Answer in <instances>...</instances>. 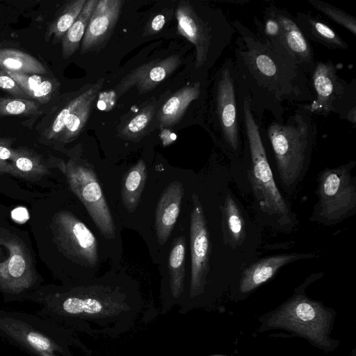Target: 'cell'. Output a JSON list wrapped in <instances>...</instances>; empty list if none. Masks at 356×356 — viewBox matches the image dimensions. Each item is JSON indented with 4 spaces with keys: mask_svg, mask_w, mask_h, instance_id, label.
<instances>
[{
    "mask_svg": "<svg viewBox=\"0 0 356 356\" xmlns=\"http://www.w3.org/2000/svg\"><path fill=\"white\" fill-rule=\"evenodd\" d=\"M233 59L239 83L261 121L264 113L284 120L286 105L314 99L309 76L284 47L261 37L238 19Z\"/></svg>",
    "mask_w": 356,
    "mask_h": 356,
    "instance_id": "cell-1",
    "label": "cell"
},
{
    "mask_svg": "<svg viewBox=\"0 0 356 356\" xmlns=\"http://www.w3.org/2000/svg\"><path fill=\"white\" fill-rule=\"evenodd\" d=\"M103 290L45 287L36 289L24 300L40 306L36 314L73 331H86L89 323L103 325L118 318L131 307L119 296Z\"/></svg>",
    "mask_w": 356,
    "mask_h": 356,
    "instance_id": "cell-2",
    "label": "cell"
},
{
    "mask_svg": "<svg viewBox=\"0 0 356 356\" xmlns=\"http://www.w3.org/2000/svg\"><path fill=\"white\" fill-rule=\"evenodd\" d=\"M261 134L268 141L284 187L293 189L302 179L311 161L318 136L314 115L305 104L286 120H273Z\"/></svg>",
    "mask_w": 356,
    "mask_h": 356,
    "instance_id": "cell-3",
    "label": "cell"
},
{
    "mask_svg": "<svg viewBox=\"0 0 356 356\" xmlns=\"http://www.w3.org/2000/svg\"><path fill=\"white\" fill-rule=\"evenodd\" d=\"M73 332L36 314L0 309V339L32 356H72Z\"/></svg>",
    "mask_w": 356,
    "mask_h": 356,
    "instance_id": "cell-4",
    "label": "cell"
},
{
    "mask_svg": "<svg viewBox=\"0 0 356 356\" xmlns=\"http://www.w3.org/2000/svg\"><path fill=\"white\" fill-rule=\"evenodd\" d=\"M242 117L243 143L250 161L249 177L256 201L263 213L281 225H289L291 212L275 184L264 144L261 121L253 113L243 90Z\"/></svg>",
    "mask_w": 356,
    "mask_h": 356,
    "instance_id": "cell-5",
    "label": "cell"
},
{
    "mask_svg": "<svg viewBox=\"0 0 356 356\" xmlns=\"http://www.w3.org/2000/svg\"><path fill=\"white\" fill-rule=\"evenodd\" d=\"M210 101L211 131L217 143L230 156L243 149V90L233 59L226 58L216 71Z\"/></svg>",
    "mask_w": 356,
    "mask_h": 356,
    "instance_id": "cell-6",
    "label": "cell"
},
{
    "mask_svg": "<svg viewBox=\"0 0 356 356\" xmlns=\"http://www.w3.org/2000/svg\"><path fill=\"white\" fill-rule=\"evenodd\" d=\"M178 33L195 49V68L211 66L229 47L236 34L232 22L220 9L200 12L189 1L176 9Z\"/></svg>",
    "mask_w": 356,
    "mask_h": 356,
    "instance_id": "cell-7",
    "label": "cell"
},
{
    "mask_svg": "<svg viewBox=\"0 0 356 356\" xmlns=\"http://www.w3.org/2000/svg\"><path fill=\"white\" fill-rule=\"evenodd\" d=\"M314 99L305 104L313 114L327 117L337 114L342 120L356 124V83L342 79L330 60L316 61L309 77Z\"/></svg>",
    "mask_w": 356,
    "mask_h": 356,
    "instance_id": "cell-8",
    "label": "cell"
},
{
    "mask_svg": "<svg viewBox=\"0 0 356 356\" xmlns=\"http://www.w3.org/2000/svg\"><path fill=\"white\" fill-rule=\"evenodd\" d=\"M354 161L336 168L323 169L318 177L316 194L311 221L335 225L355 213L356 181L351 171Z\"/></svg>",
    "mask_w": 356,
    "mask_h": 356,
    "instance_id": "cell-9",
    "label": "cell"
},
{
    "mask_svg": "<svg viewBox=\"0 0 356 356\" xmlns=\"http://www.w3.org/2000/svg\"><path fill=\"white\" fill-rule=\"evenodd\" d=\"M39 279L24 242L0 228V292L6 302L22 301L35 291Z\"/></svg>",
    "mask_w": 356,
    "mask_h": 356,
    "instance_id": "cell-10",
    "label": "cell"
},
{
    "mask_svg": "<svg viewBox=\"0 0 356 356\" xmlns=\"http://www.w3.org/2000/svg\"><path fill=\"white\" fill-rule=\"evenodd\" d=\"M330 318V314L321 305L299 294L275 312L268 325L295 332L318 346H328Z\"/></svg>",
    "mask_w": 356,
    "mask_h": 356,
    "instance_id": "cell-11",
    "label": "cell"
},
{
    "mask_svg": "<svg viewBox=\"0 0 356 356\" xmlns=\"http://www.w3.org/2000/svg\"><path fill=\"white\" fill-rule=\"evenodd\" d=\"M66 172L71 189L83 204L101 234L106 238H114L113 219L95 172L70 161Z\"/></svg>",
    "mask_w": 356,
    "mask_h": 356,
    "instance_id": "cell-12",
    "label": "cell"
},
{
    "mask_svg": "<svg viewBox=\"0 0 356 356\" xmlns=\"http://www.w3.org/2000/svg\"><path fill=\"white\" fill-rule=\"evenodd\" d=\"M52 228L56 243L66 256L85 266L97 264V241L81 220L72 213L62 211L54 216Z\"/></svg>",
    "mask_w": 356,
    "mask_h": 356,
    "instance_id": "cell-13",
    "label": "cell"
},
{
    "mask_svg": "<svg viewBox=\"0 0 356 356\" xmlns=\"http://www.w3.org/2000/svg\"><path fill=\"white\" fill-rule=\"evenodd\" d=\"M191 214L190 244L191 276L190 295L193 298L203 292L209 272L211 243L207 225L198 197L193 194Z\"/></svg>",
    "mask_w": 356,
    "mask_h": 356,
    "instance_id": "cell-14",
    "label": "cell"
},
{
    "mask_svg": "<svg viewBox=\"0 0 356 356\" xmlns=\"http://www.w3.org/2000/svg\"><path fill=\"white\" fill-rule=\"evenodd\" d=\"M269 6L280 25V42L309 76L316 63L312 47L296 24L293 15L286 9Z\"/></svg>",
    "mask_w": 356,
    "mask_h": 356,
    "instance_id": "cell-15",
    "label": "cell"
},
{
    "mask_svg": "<svg viewBox=\"0 0 356 356\" xmlns=\"http://www.w3.org/2000/svg\"><path fill=\"white\" fill-rule=\"evenodd\" d=\"M181 62L179 56L171 55L146 63L129 73L115 87V94L120 97L135 86L140 94L149 91L172 74Z\"/></svg>",
    "mask_w": 356,
    "mask_h": 356,
    "instance_id": "cell-16",
    "label": "cell"
},
{
    "mask_svg": "<svg viewBox=\"0 0 356 356\" xmlns=\"http://www.w3.org/2000/svg\"><path fill=\"white\" fill-rule=\"evenodd\" d=\"M122 0H99L89 19L81 41L82 53L101 46L113 30L122 7Z\"/></svg>",
    "mask_w": 356,
    "mask_h": 356,
    "instance_id": "cell-17",
    "label": "cell"
},
{
    "mask_svg": "<svg viewBox=\"0 0 356 356\" xmlns=\"http://www.w3.org/2000/svg\"><path fill=\"white\" fill-rule=\"evenodd\" d=\"M311 253H289L265 257L245 268L240 280L239 289L242 293H248L267 282L282 266L293 261L315 257Z\"/></svg>",
    "mask_w": 356,
    "mask_h": 356,
    "instance_id": "cell-18",
    "label": "cell"
},
{
    "mask_svg": "<svg viewBox=\"0 0 356 356\" xmlns=\"http://www.w3.org/2000/svg\"><path fill=\"white\" fill-rule=\"evenodd\" d=\"M184 187L181 182H171L163 191L158 202L155 227L158 242L163 245L170 236L180 212Z\"/></svg>",
    "mask_w": 356,
    "mask_h": 356,
    "instance_id": "cell-19",
    "label": "cell"
},
{
    "mask_svg": "<svg viewBox=\"0 0 356 356\" xmlns=\"http://www.w3.org/2000/svg\"><path fill=\"white\" fill-rule=\"evenodd\" d=\"M293 17L307 41L320 44L331 50H346L348 48V43L318 17L302 12H298Z\"/></svg>",
    "mask_w": 356,
    "mask_h": 356,
    "instance_id": "cell-20",
    "label": "cell"
},
{
    "mask_svg": "<svg viewBox=\"0 0 356 356\" xmlns=\"http://www.w3.org/2000/svg\"><path fill=\"white\" fill-rule=\"evenodd\" d=\"M204 86L197 80L176 92L163 105L158 113V120L162 127L177 124L191 103L198 101L204 95Z\"/></svg>",
    "mask_w": 356,
    "mask_h": 356,
    "instance_id": "cell-21",
    "label": "cell"
},
{
    "mask_svg": "<svg viewBox=\"0 0 356 356\" xmlns=\"http://www.w3.org/2000/svg\"><path fill=\"white\" fill-rule=\"evenodd\" d=\"M147 177L146 165L139 160L124 175L122 182L121 197L123 205L134 212L139 203Z\"/></svg>",
    "mask_w": 356,
    "mask_h": 356,
    "instance_id": "cell-22",
    "label": "cell"
},
{
    "mask_svg": "<svg viewBox=\"0 0 356 356\" xmlns=\"http://www.w3.org/2000/svg\"><path fill=\"white\" fill-rule=\"evenodd\" d=\"M0 69L27 74H46L47 70L36 58L23 51L0 47Z\"/></svg>",
    "mask_w": 356,
    "mask_h": 356,
    "instance_id": "cell-23",
    "label": "cell"
},
{
    "mask_svg": "<svg viewBox=\"0 0 356 356\" xmlns=\"http://www.w3.org/2000/svg\"><path fill=\"white\" fill-rule=\"evenodd\" d=\"M47 172L44 163L34 152L22 147L13 149L9 173L24 179H33Z\"/></svg>",
    "mask_w": 356,
    "mask_h": 356,
    "instance_id": "cell-24",
    "label": "cell"
},
{
    "mask_svg": "<svg viewBox=\"0 0 356 356\" xmlns=\"http://www.w3.org/2000/svg\"><path fill=\"white\" fill-rule=\"evenodd\" d=\"M223 226L228 244L233 248L241 245L246 236L245 221L230 194L227 195L223 206Z\"/></svg>",
    "mask_w": 356,
    "mask_h": 356,
    "instance_id": "cell-25",
    "label": "cell"
},
{
    "mask_svg": "<svg viewBox=\"0 0 356 356\" xmlns=\"http://www.w3.org/2000/svg\"><path fill=\"white\" fill-rule=\"evenodd\" d=\"M98 0H87L78 17L62 38V56L68 58L78 49Z\"/></svg>",
    "mask_w": 356,
    "mask_h": 356,
    "instance_id": "cell-26",
    "label": "cell"
},
{
    "mask_svg": "<svg viewBox=\"0 0 356 356\" xmlns=\"http://www.w3.org/2000/svg\"><path fill=\"white\" fill-rule=\"evenodd\" d=\"M185 239L179 236L174 240L169 256L170 286L172 295L177 298L184 291L185 277Z\"/></svg>",
    "mask_w": 356,
    "mask_h": 356,
    "instance_id": "cell-27",
    "label": "cell"
},
{
    "mask_svg": "<svg viewBox=\"0 0 356 356\" xmlns=\"http://www.w3.org/2000/svg\"><path fill=\"white\" fill-rule=\"evenodd\" d=\"M86 1L87 0L67 1L49 24L45 35L46 40L51 36L54 37V43L62 40L78 17Z\"/></svg>",
    "mask_w": 356,
    "mask_h": 356,
    "instance_id": "cell-28",
    "label": "cell"
},
{
    "mask_svg": "<svg viewBox=\"0 0 356 356\" xmlns=\"http://www.w3.org/2000/svg\"><path fill=\"white\" fill-rule=\"evenodd\" d=\"M104 79L101 78L79 95L72 99L56 115L49 127L44 131V135L47 140L58 139L69 115L81 104L91 94L100 90L104 84Z\"/></svg>",
    "mask_w": 356,
    "mask_h": 356,
    "instance_id": "cell-29",
    "label": "cell"
},
{
    "mask_svg": "<svg viewBox=\"0 0 356 356\" xmlns=\"http://www.w3.org/2000/svg\"><path fill=\"white\" fill-rule=\"evenodd\" d=\"M99 91V90H96L91 94L67 118L64 128L58 138L61 142H70L82 131Z\"/></svg>",
    "mask_w": 356,
    "mask_h": 356,
    "instance_id": "cell-30",
    "label": "cell"
},
{
    "mask_svg": "<svg viewBox=\"0 0 356 356\" xmlns=\"http://www.w3.org/2000/svg\"><path fill=\"white\" fill-rule=\"evenodd\" d=\"M40 113V103L35 100L0 97V118L9 115H35Z\"/></svg>",
    "mask_w": 356,
    "mask_h": 356,
    "instance_id": "cell-31",
    "label": "cell"
},
{
    "mask_svg": "<svg viewBox=\"0 0 356 356\" xmlns=\"http://www.w3.org/2000/svg\"><path fill=\"white\" fill-rule=\"evenodd\" d=\"M307 2L327 17L356 35V19L354 16L329 3L320 0H307Z\"/></svg>",
    "mask_w": 356,
    "mask_h": 356,
    "instance_id": "cell-32",
    "label": "cell"
},
{
    "mask_svg": "<svg viewBox=\"0 0 356 356\" xmlns=\"http://www.w3.org/2000/svg\"><path fill=\"white\" fill-rule=\"evenodd\" d=\"M154 110V106L143 108L123 127L120 135L129 140L136 138L141 135L152 120Z\"/></svg>",
    "mask_w": 356,
    "mask_h": 356,
    "instance_id": "cell-33",
    "label": "cell"
},
{
    "mask_svg": "<svg viewBox=\"0 0 356 356\" xmlns=\"http://www.w3.org/2000/svg\"><path fill=\"white\" fill-rule=\"evenodd\" d=\"M57 85L54 79L47 77L40 86L28 92L26 95L29 99L35 100L40 104H45L51 99Z\"/></svg>",
    "mask_w": 356,
    "mask_h": 356,
    "instance_id": "cell-34",
    "label": "cell"
},
{
    "mask_svg": "<svg viewBox=\"0 0 356 356\" xmlns=\"http://www.w3.org/2000/svg\"><path fill=\"white\" fill-rule=\"evenodd\" d=\"M26 94L40 86L47 77L39 74H27L5 71Z\"/></svg>",
    "mask_w": 356,
    "mask_h": 356,
    "instance_id": "cell-35",
    "label": "cell"
},
{
    "mask_svg": "<svg viewBox=\"0 0 356 356\" xmlns=\"http://www.w3.org/2000/svg\"><path fill=\"white\" fill-rule=\"evenodd\" d=\"M15 140L12 138H0V174L9 172L13 153L11 145Z\"/></svg>",
    "mask_w": 356,
    "mask_h": 356,
    "instance_id": "cell-36",
    "label": "cell"
},
{
    "mask_svg": "<svg viewBox=\"0 0 356 356\" xmlns=\"http://www.w3.org/2000/svg\"><path fill=\"white\" fill-rule=\"evenodd\" d=\"M0 89L15 98L29 99L17 83L1 69H0Z\"/></svg>",
    "mask_w": 356,
    "mask_h": 356,
    "instance_id": "cell-37",
    "label": "cell"
},
{
    "mask_svg": "<svg viewBox=\"0 0 356 356\" xmlns=\"http://www.w3.org/2000/svg\"><path fill=\"white\" fill-rule=\"evenodd\" d=\"M165 24V16L163 15H156L150 22V28L147 29V35L158 33Z\"/></svg>",
    "mask_w": 356,
    "mask_h": 356,
    "instance_id": "cell-38",
    "label": "cell"
},
{
    "mask_svg": "<svg viewBox=\"0 0 356 356\" xmlns=\"http://www.w3.org/2000/svg\"><path fill=\"white\" fill-rule=\"evenodd\" d=\"M13 217L18 221H22L27 218V212L24 208H17L13 211Z\"/></svg>",
    "mask_w": 356,
    "mask_h": 356,
    "instance_id": "cell-39",
    "label": "cell"
}]
</instances>
